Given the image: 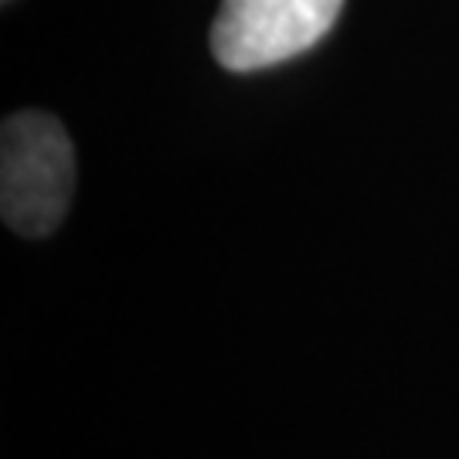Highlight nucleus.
<instances>
[{"mask_svg": "<svg viewBox=\"0 0 459 459\" xmlns=\"http://www.w3.org/2000/svg\"><path fill=\"white\" fill-rule=\"evenodd\" d=\"M75 191V150L51 113L21 109L0 130V214L7 229L41 238L62 225Z\"/></svg>", "mask_w": 459, "mask_h": 459, "instance_id": "f257e3e1", "label": "nucleus"}, {"mask_svg": "<svg viewBox=\"0 0 459 459\" xmlns=\"http://www.w3.org/2000/svg\"><path fill=\"white\" fill-rule=\"evenodd\" d=\"M344 11V0H221L212 24L218 65L255 72L313 48Z\"/></svg>", "mask_w": 459, "mask_h": 459, "instance_id": "f03ea898", "label": "nucleus"}, {"mask_svg": "<svg viewBox=\"0 0 459 459\" xmlns=\"http://www.w3.org/2000/svg\"><path fill=\"white\" fill-rule=\"evenodd\" d=\"M4 4H11V0H4Z\"/></svg>", "mask_w": 459, "mask_h": 459, "instance_id": "7ed1b4c3", "label": "nucleus"}]
</instances>
